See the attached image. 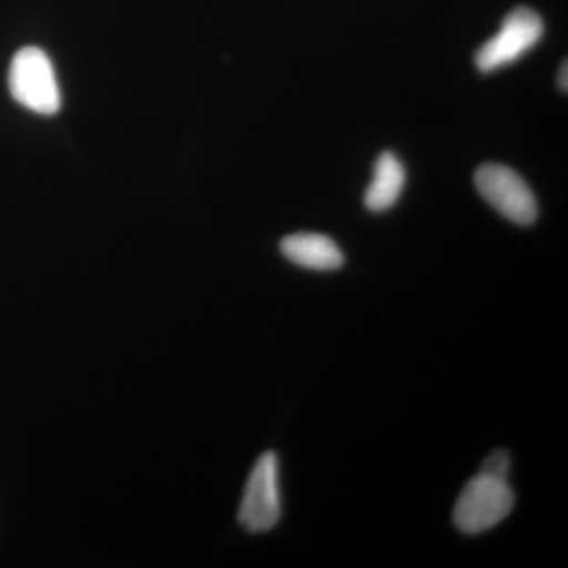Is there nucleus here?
<instances>
[{
	"mask_svg": "<svg viewBox=\"0 0 568 568\" xmlns=\"http://www.w3.org/2000/svg\"><path fill=\"white\" fill-rule=\"evenodd\" d=\"M11 97L21 106L41 115H54L62 106L61 89L47 52L22 48L14 54L9 71Z\"/></svg>",
	"mask_w": 568,
	"mask_h": 568,
	"instance_id": "nucleus-1",
	"label": "nucleus"
},
{
	"mask_svg": "<svg viewBox=\"0 0 568 568\" xmlns=\"http://www.w3.org/2000/svg\"><path fill=\"white\" fill-rule=\"evenodd\" d=\"M514 506V489L508 481L478 474L459 495L454 523L465 534L485 532L503 523Z\"/></svg>",
	"mask_w": 568,
	"mask_h": 568,
	"instance_id": "nucleus-2",
	"label": "nucleus"
},
{
	"mask_svg": "<svg viewBox=\"0 0 568 568\" xmlns=\"http://www.w3.org/2000/svg\"><path fill=\"white\" fill-rule=\"evenodd\" d=\"M282 518L280 497L278 458L274 452H265L254 463L244 497H242L239 521L250 532H267Z\"/></svg>",
	"mask_w": 568,
	"mask_h": 568,
	"instance_id": "nucleus-3",
	"label": "nucleus"
},
{
	"mask_svg": "<svg viewBox=\"0 0 568 568\" xmlns=\"http://www.w3.org/2000/svg\"><path fill=\"white\" fill-rule=\"evenodd\" d=\"M541 36H544L541 18L536 11L519 7L507 14L500 31L477 51V69L481 73H491L508 63L517 62L536 47Z\"/></svg>",
	"mask_w": 568,
	"mask_h": 568,
	"instance_id": "nucleus-4",
	"label": "nucleus"
},
{
	"mask_svg": "<svg viewBox=\"0 0 568 568\" xmlns=\"http://www.w3.org/2000/svg\"><path fill=\"white\" fill-rule=\"evenodd\" d=\"M481 196L511 223L529 226L537 220L538 209L528 183L503 164H484L476 173Z\"/></svg>",
	"mask_w": 568,
	"mask_h": 568,
	"instance_id": "nucleus-5",
	"label": "nucleus"
},
{
	"mask_svg": "<svg viewBox=\"0 0 568 568\" xmlns=\"http://www.w3.org/2000/svg\"><path fill=\"white\" fill-rule=\"evenodd\" d=\"M282 253L291 263L312 271H336L345 263L339 246L331 237L315 233L287 235L280 244Z\"/></svg>",
	"mask_w": 568,
	"mask_h": 568,
	"instance_id": "nucleus-6",
	"label": "nucleus"
},
{
	"mask_svg": "<svg viewBox=\"0 0 568 568\" xmlns=\"http://www.w3.org/2000/svg\"><path fill=\"white\" fill-rule=\"evenodd\" d=\"M406 173L402 162L390 152H384L375 164V175L365 192V205L372 212L394 207L405 186Z\"/></svg>",
	"mask_w": 568,
	"mask_h": 568,
	"instance_id": "nucleus-7",
	"label": "nucleus"
},
{
	"mask_svg": "<svg viewBox=\"0 0 568 568\" xmlns=\"http://www.w3.org/2000/svg\"><path fill=\"white\" fill-rule=\"evenodd\" d=\"M511 469V457L504 448H496L495 452L485 458L481 463L480 473L484 476L497 478V480L508 481V474Z\"/></svg>",
	"mask_w": 568,
	"mask_h": 568,
	"instance_id": "nucleus-8",
	"label": "nucleus"
},
{
	"mask_svg": "<svg viewBox=\"0 0 568 568\" xmlns=\"http://www.w3.org/2000/svg\"><path fill=\"white\" fill-rule=\"evenodd\" d=\"M567 62H564V65L560 67V73H559V85L562 91H567L568 88V81H567Z\"/></svg>",
	"mask_w": 568,
	"mask_h": 568,
	"instance_id": "nucleus-9",
	"label": "nucleus"
}]
</instances>
